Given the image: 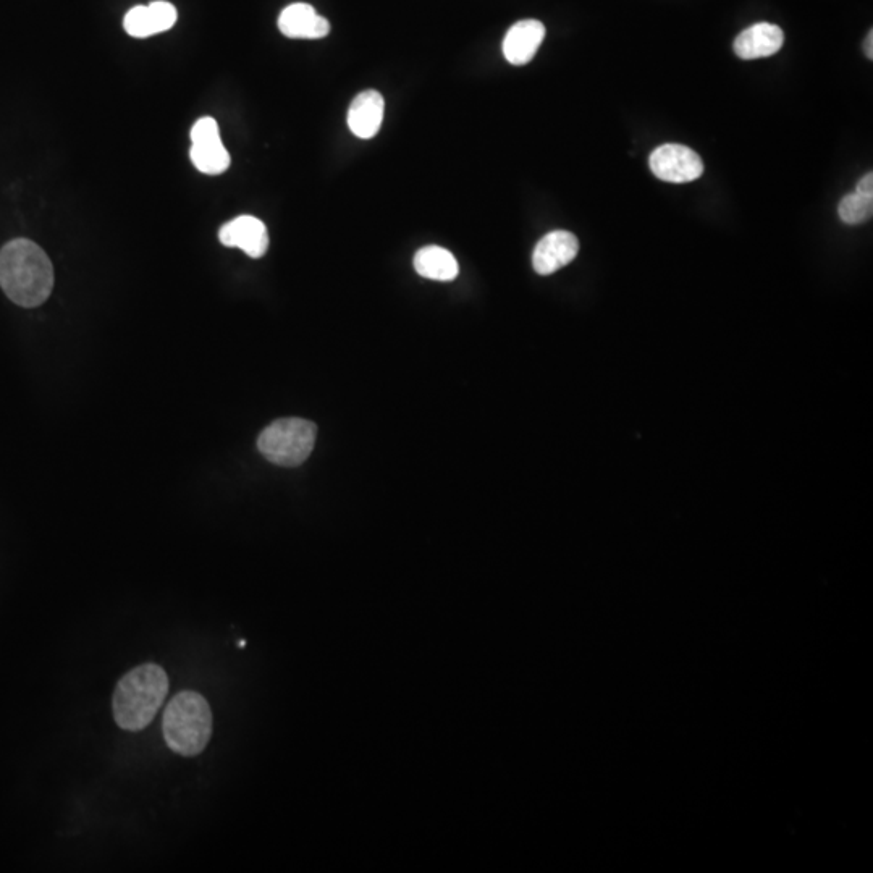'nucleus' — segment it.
Wrapping results in <instances>:
<instances>
[{
  "label": "nucleus",
  "mask_w": 873,
  "mask_h": 873,
  "mask_svg": "<svg viewBox=\"0 0 873 873\" xmlns=\"http://www.w3.org/2000/svg\"><path fill=\"white\" fill-rule=\"evenodd\" d=\"M169 694V676L157 663H143L117 683L112 699L115 723L125 731L151 725Z\"/></svg>",
  "instance_id": "f03ea898"
},
{
  "label": "nucleus",
  "mask_w": 873,
  "mask_h": 873,
  "mask_svg": "<svg viewBox=\"0 0 873 873\" xmlns=\"http://www.w3.org/2000/svg\"><path fill=\"white\" fill-rule=\"evenodd\" d=\"M414 269L421 277L437 282H452L460 274V267L448 249L426 246L414 256Z\"/></svg>",
  "instance_id": "4468645a"
},
{
  "label": "nucleus",
  "mask_w": 873,
  "mask_h": 873,
  "mask_svg": "<svg viewBox=\"0 0 873 873\" xmlns=\"http://www.w3.org/2000/svg\"><path fill=\"white\" fill-rule=\"evenodd\" d=\"M856 193L862 194V196H869V198H873L872 173H867V175H864V177L861 178V182L857 183Z\"/></svg>",
  "instance_id": "dca6fc26"
},
{
  "label": "nucleus",
  "mask_w": 873,
  "mask_h": 873,
  "mask_svg": "<svg viewBox=\"0 0 873 873\" xmlns=\"http://www.w3.org/2000/svg\"><path fill=\"white\" fill-rule=\"evenodd\" d=\"M872 44H873V33H872V31H870L869 36H867V41H865V54H867V57H869V59H872V57H873Z\"/></svg>",
  "instance_id": "f3484780"
},
{
  "label": "nucleus",
  "mask_w": 873,
  "mask_h": 873,
  "mask_svg": "<svg viewBox=\"0 0 873 873\" xmlns=\"http://www.w3.org/2000/svg\"><path fill=\"white\" fill-rule=\"evenodd\" d=\"M178 12L170 2L157 0L149 5H136L125 15L123 26L133 38H149L169 31L177 23Z\"/></svg>",
  "instance_id": "1a4fd4ad"
},
{
  "label": "nucleus",
  "mask_w": 873,
  "mask_h": 873,
  "mask_svg": "<svg viewBox=\"0 0 873 873\" xmlns=\"http://www.w3.org/2000/svg\"><path fill=\"white\" fill-rule=\"evenodd\" d=\"M219 240L227 248L245 251L249 258L259 259L269 249V233L258 217L240 216L220 228Z\"/></svg>",
  "instance_id": "0eeeda50"
},
{
  "label": "nucleus",
  "mask_w": 873,
  "mask_h": 873,
  "mask_svg": "<svg viewBox=\"0 0 873 873\" xmlns=\"http://www.w3.org/2000/svg\"><path fill=\"white\" fill-rule=\"evenodd\" d=\"M316 437L314 422L298 418L279 419L261 432L258 448L270 463L295 468L313 453Z\"/></svg>",
  "instance_id": "20e7f679"
},
{
  "label": "nucleus",
  "mask_w": 873,
  "mask_h": 873,
  "mask_svg": "<svg viewBox=\"0 0 873 873\" xmlns=\"http://www.w3.org/2000/svg\"><path fill=\"white\" fill-rule=\"evenodd\" d=\"M385 102L379 91L369 89L358 94L348 110V127L361 140H371L379 133L384 120Z\"/></svg>",
  "instance_id": "9b49d317"
},
{
  "label": "nucleus",
  "mask_w": 873,
  "mask_h": 873,
  "mask_svg": "<svg viewBox=\"0 0 873 873\" xmlns=\"http://www.w3.org/2000/svg\"><path fill=\"white\" fill-rule=\"evenodd\" d=\"M162 733L170 751L185 757L201 754L211 741V705L198 692H178L165 709Z\"/></svg>",
  "instance_id": "7ed1b4c3"
},
{
  "label": "nucleus",
  "mask_w": 873,
  "mask_h": 873,
  "mask_svg": "<svg viewBox=\"0 0 873 873\" xmlns=\"http://www.w3.org/2000/svg\"><path fill=\"white\" fill-rule=\"evenodd\" d=\"M545 26L539 20H521L508 30L503 39V54L511 65H526L534 59L544 43Z\"/></svg>",
  "instance_id": "9d476101"
},
{
  "label": "nucleus",
  "mask_w": 873,
  "mask_h": 873,
  "mask_svg": "<svg viewBox=\"0 0 873 873\" xmlns=\"http://www.w3.org/2000/svg\"><path fill=\"white\" fill-rule=\"evenodd\" d=\"M579 253V241L565 230L545 235L532 254V266L537 274L552 275L573 261Z\"/></svg>",
  "instance_id": "6e6552de"
},
{
  "label": "nucleus",
  "mask_w": 873,
  "mask_h": 873,
  "mask_svg": "<svg viewBox=\"0 0 873 873\" xmlns=\"http://www.w3.org/2000/svg\"><path fill=\"white\" fill-rule=\"evenodd\" d=\"M838 214L844 224L859 225L872 219L873 198L859 193L848 194L841 199Z\"/></svg>",
  "instance_id": "2eb2a0df"
},
{
  "label": "nucleus",
  "mask_w": 873,
  "mask_h": 873,
  "mask_svg": "<svg viewBox=\"0 0 873 873\" xmlns=\"http://www.w3.org/2000/svg\"><path fill=\"white\" fill-rule=\"evenodd\" d=\"M279 30L291 39H322L330 33V23L309 4H291L280 13Z\"/></svg>",
  "instance_id": "ddd939ff"
},
{
  "label": "nucleus",
  "mask_w": 873,
  "mask_h": 873,
  "mask_svg": "<svg viewBox=\"0 0 873 873\" xmlns=\"http://www.w3.org/2000/svg\"><path fill=\"white\" fill-rule=\"evenodd\" d=\"M0 287L22 308H38L51 296L54 267L41 246L26 238L0 249Z\"/></svg>",
  "instance_id": "f257e3e1"
},
{
  "label": "nucleus",
  "mask_w": 873,
  "mask_h": 873,
  "mask_svg": "<svg viewBox=\"0 0 873 873\" xmlns=\"http://www.w3.org/2000/svg\"><path fill=\"white\" fill-rule=\"evenodd\" d=\"M650 170L668 183H689L701 178L704 164L696 151L681 144H665L650 156Z\"/></svg>",
  "instance_id": "423d86ee"
},
{
  "label": "nucleus",
  "mask_w": 873,
  "mask_h": 873,
  "mask_svg": "<svg viewBox=\"0 0 873 873\" xmlns=\"http://www.w3.org/2000/svg\"><path fill=\"white\" fill-rule=\"evenodd\" d=\"M785 43V34L780 26L772 23H757L739 34L734 41V52L739 59H765L780 51Z\"/></svg>",
  "instance_id": "f8f14e48"
},
{
  "label": "nucleus",
  "mask_w": 873,
  "mask_h": 873,
  "mask_svg": "<svg viewBox=\"0 0 873 873\" xmlns=\"http://www.w3.org/2000/svg\"><path fill=\"white\" fill-rule=\"evenodd\" d=\"M191 162L206 175H220L230 167V154L220 138L219 125L211 117H203L191 130Z\"/></svg>",
  "instance_id": "39448f33"
}]
</instances>
